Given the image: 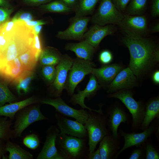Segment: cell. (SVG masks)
<instances>
[{
    "mask_svg": "<svg viewBox=\"0 0 159 159\" xmlns=\"http://www.w3.org/2000/svg\"><path fill=\"white\" fill-rule=\"evenodd\" d=\"M34 34L39 35L41 32L42 26V25H37L33 27Z\"/></svg>",
    "mask_w": 159,
    "mask_h": 159,
    "instance_id": "f5cc1de1",
    "label": "cell"
},
{
    "mask_svg": "<svg viewBox=\"0 0 159 159\" xmlns=\"http://www.w3.org/2000/svg\"><path fill=\"white\" fill-rule=\"evenodd\" d=\"M42 72L43 76L48 81L51 82L54 81L56 72L54 66L44 65L42 68Z\"/></svg>",
    "mask_w": 159,
    "mask_h": 159,
    "instance_id": "8d00e7d4",
    "label": "cell"
},
{
    "mask_svg": "<svg viewBox=\"0 0 159 159\" xmlns=\"http://www.w3.org/2000/svg\"><path fill=\"white\" fill-rule=\"evenodd\" d=\"M151 13L154 17L159 16V0H153L152 6Z\"/></svg>",
    "mask_w": 159,
    "mask_h": 159,
    "instance_id": "f6af8a7d",
    "label": "cell"
},
{
    "mask_svg": "<svg viewBox=\"0 0 159 159\" xmlns=\"http://www.w3.org/2000/svg\"><path fill=\"white\" fill-rule=\"evenodd\" d=\"M159 119L156 118L154 122L143 132L140 133H127L120 129L119 134L124 138V143L123 147L117 153L115 158L126 149L133 146L136 147L145 143L148 138L157 132L159 128Z\"/></svg>",
    "mask_w": 159,
    "mask_h": 159,
    "instance_id": "9c48e42d",
    "label": "cell"
},
{
    "mask_svg": "<svg viewBox=\"0 0 159 159\" xmlns=\"http://www.w3.org/2000/svg\"><path fill=\"white\" fill-rule=\"evenodd\" d=\"M87 158L88 159H101V156L98 148L90 153H88Z\"/></svg>",
    "mask_w": 159,
    "mask_h": 159,
    "instance_id": "7dc6e473",
    "label": "cell"
},
{
    "mask_svg": "<svg viewBox=\"0 0 159 159\" xmlns=\"http://www.w3.org/2000/svg\"><path fill=\"white\" fill-rule=\"evenodd\" d=\"M34 33L32 27L24 21H15L7 46L0 54V72L11 62L33 45Z\"/></svg>",
    "mask_w": 159,
    "mask_h": 159,
    "instance_id": "7a4b0ae2",
    "label": "cell"
},
{
    "mask_svg": "<svg viewBox=\"0 0 159 159\" xmlns=\"http://www.w3.org/2000/svg\"><path fill=\"white\" fill-rule=\"evenodd\" d=\"M62 55L56 49L48 47L42 50L39 57L40 63L43 66L58 64Z\"/></svg>",
    "mask_w": 159,
    "mask_h": 159,
    "instance_id": "d4e9b609",
    "label": "cell"
},
{
    "mask_svg": "<svg viewBox=\"0 0 159 159\" xmlns=\"http://www.w3.org/2000/svg\"><path fill=\"white\" fill-rule=\"evenodd\" d=\"M5 145L6 151L9 153V159H32L33 158V155L29 152L9 140L6 142Z\"/></svg>",
    "mask_w": 159,
    "mask_h": 159,
    "instance_id": "484cf974",
    "label": "cell"
},
{
    "mask_svg": "<svg viewBox=\"0 0 159 159\" xmlns=\"http://www.w3.org/2000/svg\"><path fill=\"white\" fill-rule=\"evenodd\" d=\"M145 143L140 146L136 147V148L132 151L128 159H141L144 158L145 155Z\"/></svg>",
    "mask_w": 159,
    "mask_h": 159,
    "instance_id": "f35d334b",
    "label": "cell"
},
{
    "mask_svg": "<svg viewBox=\"0 0 159 159\" xmlns=\"http://www.w3.org/2000/svg\"><path fill=\"white\" fill-rule=\"evenodd\" d=\"M13 8L8 9L0 6V25L9 21Z\"/></svg>",
    "mask_w": 159,
    "mask_h": 159,
    "instance_id": "ab89813d",
    "label": "cell"
},
{
    "mask_svg": "<svg viewBox=\"0 0 159 159\" xmlns=\"http://www.w3.org/2000/svg\"><path fill=\"white\" fill-rule=\"evenodd\" d=\"M12 124L11 120L0 116V139L6 142L13 138L12 130L11 129Z\"/></svg>",
    "mask_w": 159,
    "mask_h": 159,
    "instance_id": "4dcf8cb0",
    "label": "cell"
},
{
    "mask_svg": "<svg viewBox=\"0 0 159 159\" xmlns=\"http://www.w3.org/2000/svg\"><path fill=\"white\" fill-rule=\"evenodd\" d=\"M34 77L32 71H25L14 81L19 95L26 94L29 91L30 84Z\"/></svg>",
    "mask_w": 159,
    "mask_h": 159,
    "instance_id": "4316f807",
    "label": "cell"
},
{
    "mask_svg": "<svg viewBox=\"0 0 159 159\" xmlns=\"http://www.w3.org/2000/svg\"><path fill=\"white\" fill-rule=\"evenodd\" d=\"M13 29L10 31H7L4 29L3 24L0 25V54L8 44L11 37Z\"/></svg>",
    "mask_w": 159,
    "mask_h": 159,
    "instance_id": "836d02e7",
    "label": "cell"
},
{
    "mask_svg": "<svg viewBox=\"0 0 159 159\" xmlns=\"http://www.w3.org/2000/svg\"><path fill=\"white\" fill-rule=\"evenodd\" d=\"M26 24L31 27H33L37 25H43L46 24V22L42 20H32L26 22Z\"/></svg>",
    "mask_w": 159,
    "mask_h": 159,
    "instance_id": "681fc988",
    "label": "cell"
},
{
    "mask_svg": "<svg viewBox=\"0 0 159 159\" xmlns=\"http://www.w3.org/2000/svg\"><path fill=\"white\" fill-rule=\"evenodd\" d=\"M118 25L126 35L132 38H144L147 32V20L143 16L124 14L123 18Z\"/></svg>",
    "mask_w": 159,
    "mask_h": 159,
    "instance_id": "30bf717a",
    "label": "cell"
},
{
    "mask_svg": "<svg viewBox=\"0 0 159 159\" xmlns=\"http://www.w3.org/2000/svg\"><path fill=\"white\" fill-rule=\"evenodd\" d=\"M100 87V85L97 79L94 75L92 74L85 89L82 91L79 90L77 94L72 95L70 102L74 105H79L82 109L86 108L90 111L99 112H102L101 106L99 110H94L87 106L84 103L85 98H89L93 95Z\"/></svg>",
    "mask_w": 159,
    "mask_h": 159,
    "instance_id": "e0dca14e",
    "label": "cell"
},
{
    "mask_svg": "<svg viewBox=\"0 0 159 159\" xmlns=\"http://www.w3.org/2000/svg\"><path fill=\"white\" fill-rule=\"evenodd\" d=\"M130 55L129 67L136 76L158 62L159 50L150 40L136 38L126 35L122 39Z\"/></svg>",
    "mask_w": 159,
    "mask_h": 159,
    "instance_id": "6da1fadb",
    "label": "cell"
},
{
    "mask_svg": "<svg viewBox=\"0 0 159 159\" xmlns=\"http://www.w3.org/2000/svg\"><path fill=\"white\" fill-rule=\"evenodd\" d=\"M18 57L25 71H32L38 60L32 46L21 54Z\"/></svg>",
    "mask_w": 159,
    "mask_h": 159,
    "instance_id": "83f0119b",
    "label": "cell"
},
{
    "mask_svg": "<svg viewBox=\"0 0 159 159\" xmlns=\"http://www.w3.org/2000/svg\"><path fill=\"white\" fill-rule=\"evenodd\" d=\"M86 138L68 135L59 132L56 139V146L64 159H80L86 155Z\"/></svg>",
    "mask_w": 159,
    "mask_h": 159,
    "instance_id": "277c9868",
    "label": "cell"
},
{
    "mask_svg": "<svg viewBox=\"0 0 159 159\" xmlns=\"http://www.w3.org/2000/svg\"><path fill=\"white\" fill-rule=\"evenodd\" d=\"M73 60L67 54L62 56L56 69V75L53 85L55 89V95H60L64 88L68 73L73 64Z\"/></svg>",
    "mask_w": 159,
    "mask_h": 159,
    "instance_id": "9a60e30c",
    "label": "cell"
},
{
    "mask_svg": "<svg viewBox=\"0 0 159 159\" xmlns=\"http://www.w3.org/2000/svg\"><path fill=\"white\" fill-rule=\"evenodd\" d=\"M0 6L8 9L12 8L9 0H0Z\"/></svg>",
    "mask_w": 159,
    "mask_h": 159,
    "instance_id": "f907efd6",
    "label": "cell"
},
{
    "mask_svg": "<svg viewBox=\"0 0 159 159\" xmlns=\"http://www.w3.org/2000/svg\"><path fill=\"white\" fill-rule=\"evenodd\" d=\"M99 0H78L77 6L74 11L75 18L85 16L93 14L95 6Z\"/></svg>",
    "mask_w": 159,
    "mask_h": 159,
    "instance_id": "f1b7e54d",
    "label": "cell"
},
{
    "mask_svg": "<svg viewBox=\"0 0 159 159\" xmlns=\"http://www.w3.org/2000/svg\"><path fill=\"white\" fill-rule=\"evenodd\" d=\"M136 80L135 76L128 67L121 70L111 82L108 87L109 93H114L133 85Z\"/></svg>",
    "mask_w": 159,
    "mask_h": 159,
    "instance_id": "d6986e66",
    "label": "cell"
},
{
    "mask_svg": "<svg viewBox=\"0 0 159 159\" xmlns=\"http://www.w3.org/2000/svg\"><path fill=\"white\" fill-rule=\"evenodd\" d=\"M32 46L35 51L37 57L38 59L42 50L39 35L34 34Z\"/></svg>",
    "mask_w": 159,
    "mask_h": 159,
    "instance_id": "b9f144b4",
    "label": "cell"
},
{
    "mask_svg": "<svg viewBox=\"0 0 159 159\" xmlns=\"http://www.w3.org/2000/svg\"><path fill=\"white\" fill-rule=\"evenodd\" d=\"M73 11H75L78 4V0H60Z\"/></svg>",
    "mask_w": 159,
    "mask_h": 159,
    "instance_id": "bcb514c9",
    "label": "cell"
},
{
    "mask_svg": "<svg viewBox=\"0 0 159 159\" xmlns=\"http://www.w3.org/2000/svg\"><path fill=\"white\" fill-rule=\"evenodd\" d=\"M120 137L115 138L110 134L105 136L100 141L98 148L101 159L115 158L120 149Z\"/></svg>",
    "mask_w": 159,
    "mask_h": 159,
    "instance_id": "ffe728a7",
    "label": "cell"
},
{
    "mask_svg": "<svg viewBox=\"0 0 159 159\" xmlns=\"http://www.w3.org/2000/svg\"><path fill=\"white\" fill-rule=\"evenodd\" d=\"M152 31L153 32L156 33L159 32V23L156 24L152 28Z\"/></svg>",
    "mask_w": 159,
    "mask_h": 159,
    "instance_id": "db71d44e",
    "label": "cell"
},
{
    "mask_svg": "<svg viewBox=\"0 0 159 159\" xmlns=\"http://www.w3.org/2000/svg\"><path fill=\"white\" fill-rule=\"evenodd\" d=\"M108 116L102 112L88 110L87 118L84 124L88 137L89 153L95 151L98 143L105 136L111 134L107 126Z\"/></svg>",
    "mask_w": 159,
    "mask_h": 159,
    "instance_id": "3957f363",
    "label": "cell"
},
{
    "mask_svg": "<svg viewBox=\"0 0 159 159\" xmlns=\"http://www.w3.org/2000/svg\"><path fill=\"white\" fill-rule=\"evenodd\" d=\"M59 132V130L54 125L47 129L45 141L37 159H64L56 145L57 138Z\"/></svg>",
    "mask_w": 159,
    "mask_h": 159,
    "instance_id": "4fadbf2b",
    "label": "cell"
},
{
    "mask_svg": "<svg viewBox=\"0 0 159 159\" xmlns=\"http://www.w3.org/2000/svg\"><path fill=\"white\" fill-rule=\"evenodd\" d=\"M23 108L17 112L12 130L13 138L20 137L23 132L32 123L48 119L42 113L39 106H33Z\"/></svg>",
    "mask_w": 159,
    "mask_h": 159,
    "instance_id": "52a82bcc",
    "label": "cell"
},
{
    "mask_svg": "<svg viewBox=\"0 0 159 159\" xmlns=\"http://www.w3.org/2000/svg\"><path fill=\"white\" fill-rule=\"evenodd\" d=\"M130 0H111L116 8L122 12L125 11Z\"/></svg>",
    "mask_w": 159,
    "mask_h": 159,
    "instance_id": "7bdbcfd3",
    "label": "cell"
},
{
    "mask_svg": "<svg viewBox=\"0 0 159 159\" xmlns=\"http://www.w3.org/2000/svg\"><path fill=\"white\" fill-rule=\"evenodd\" d=\"M90 20L86 16L72 18L68 27L64 31L58 32L57 37L63 39L82 40Z\"/></svg>",
    "mask_w": 159,
    "mask_h": 159,
    "instance_id": "7c38bea8",
    "label": "cell"
},
{
    "mask_svg": "<svg viewBox=\"0 0 159 159\" xmlns=\"http://www.w3.org/2000/svg\"><path fill=\"white\" fill-rule=\"evenodd\" d=\"M115 30L114 25L101 26L94 24L84 34L83 37L85 40L96 48L105 37L112 34Z\"/></svg>",
    "mask_w": 159,
    "mask_h": 159,
    "instance_id": "ac0fdd59",
    "label": "cell"
},
{
    "mask_svg": "<svg viewBox=\"0 0 159 159\" xmlns=\"http://www.w3.org/2000/svg\"><path fill=\"white\" fill-rule=\"evenodd\" d=\"M109 96L120 100L128 109L132 116L131 130L135 131L140 129L144 117L145 106L141 101L135 100L132 92L124 90L110 94Z\"/></svg>",
    "mask_w": 159,
    "mask_h": 159,
    "instance_id": "5b68a950",
    "label": "cell"
},
{
    "mask_svg": "<svg viewBox=\"0 0 159 159\" xmlns=\"http://www.w3.org/2000/svg\"><path fill=\"white\" fill-rule=\"evenodd\" d=\"M55 117L60 133L78 138L88 137L87 131L84 124L67 118L58 112L55 113Z\"/></svg>",
    "mask_w": 159,
    "mask_h": 159,
    "instance_id": "5bb4252c",
    "label": "cell"
},
{
    "mask_svg": "<svg viewBox=\"0 0 159 159\" xmlns=\"http://www.w3.org/2000/svg\"><path fill=\"white\" fill-rule=\"evenodd\" d=\"M33 17L29 12L22 11H18L11 19L13 21H22L25 22L32 20Z\"/></svg>",
    "mask_w": 159,
    "mask_h": 159,
    "instance_id": "74e56055",
    "label": "cell"
},
{
    "mask_svg": "<svg viewBox=\"0 0 159 159\" xmlns=\"http://www.w3.org/2000/svg\"><path fill=\"white\" fill-rule=\"evenodd\" d=\"M155 118H159L158 97L150 100L146 105L144 117L140 129L143 131L147 129Z\"/></svg>",
    "mask_w": 159,
    "mask_h": 159,
    "instance_id": "cb8c5ba5",
    "label": "cell"
},
{
    "mask_svg": "<svg viewBox=\"0 0 159 159\" xmlns=\"http://www.w3.org/2000/svg\"><path fill=\"white\" fill-rule=\"evenodd\" d=\"M124 15L111 0H102L97 11L92 17L91 21L94 24L101 26L118 25Z\"/></svg>",
    "mask_w": 159,
    "mask_h": 159,
    "instance_id": "8992f818",
    "label": "cell"
},
{
    "mask_svg": "<svg viewBox=\"0 0 159 159\" xmlns=\"http://www.w3.org/2000/svg\"><path fill=\"white\" fill-rule=\"evenodd\" d=\"M37 101L34 97H31L23 100L10 103L0 106V116L6 117L12 120L19 110Z\"/></svg>",
    "mask_w": 159,
    "mask_h": 159,
    "instance_id": "7402d4cb",
    "label": "cell"
},
{
    "mask_svg": "<svg viewBox=\"0 0 159 159\" xmlns=\"http://www.w3.org/2000/svg\"><path fill=\"white\" fill-rule=\"evenodd\" d=\"M65 49L75 53L78 58L91 60L95 51V48L85 40L77 43H69Z\"/></svg>",
    "mask_w": 159,
    "mask_h": 159,
    "instance_id": "603a6c76",
    "label": "cell"
},
{
    "mask_svg": "<svg viewBox=\"0 0 159 159\" xmlns=\"http://www.w3.org/2000/svg\"><path fill=\"white\" fill-rule=\"evenodd\" d=\"M4 141L0 139V159L4 158V155L7 152Z\"/></svg>",
    "mask_w": 159,
    "mask_h": 159,
    "instance_id": "c3c4849f",
    "label": "cell"
},
{
    "mask_svg": "<svg viewBox=\"0 0 159 159\" xmlns=\"http://www.w3.org/2000/svg\"><path fill=\"white\" fill-rule=\"evenodd\" d=\"M106 113L108 116V127L112 135L115 138L120 136L118 132L119 126L121 123L129 122V115L124 109L117 105L110 107Z\"/></svg>",
    "mask_w": 159,
    "mask_h": 159,
    "instance_id": "2e32d148",
    "label": "cell"
},
{
    "mask_svg": "<svg viewBox=\"0 0 159 159\" xmlns=\"http://www.w3.org/2000/svg\"><path fill=\"white\" fill-rule=\"evenodd\" d=\"M94 66L90 60L78 57L73 60L64 87L69 94H73L77 85L86 75L92 73Z\"/></svg>",
    "mask_w": 159,
    "mask_h": 159,
    "instance_id": "ba28073f",
    "label": "cell"
},
{
    "mask_svg": "<svg viewBox=\"0 0 159 159\" xmlns=\"http://www.w3.org/2000/svg\"><path fill=\"white\" fill-rule=\"evenodd\" d=\"M40 102L43 104L53 107L58 113L65 116L75 119L77 121L84 124L88 116V111L84 109L77 110L68 105L60 98H45Z\"/></svg>",
    "mask_w": 159,
    "mask_h": 159,
    "instance_id": "8fae6325",
    "label": "cell"
},
{
    "mask_svg": "<svg viewBox=\"0 0 159 159\" xmlns=\"http://www.w3.org/2000/svg\"><path fill=\"white\" fill-rule=\"evenodd\" d=\"M40 8L45 12L66 13L73 11L60 0H55L41 5Z\"/></svg>",
    "mask_w": 159,
    "mask_h": 159,
    "instance_id": "f546056e",
    "label": "cell"
},
{
    "mask_svg": "<svg viewBox=\"0 0 159 159\" xmlns=\"http://www.w3.org/2000/svg\"><path fill=\"white\" fill-rule=\"evenodd\" d=\"M147 0H130L126 7L127 14L130 15H140L143 12Z\"/></svg>",
    "mask_w": 159,
    "mask_h": 159,
    "instance_id": "1f68e13d",
    "label": "cell"
},
{
    "mask_svg": "<svg viewBox=\"0 0 159 159\" xmlns=\"http://www.w3.org/2000/svg\"><path fill=\"white\" fill-rule=\"evenodd\" d=\"M152 80L155 84H159V71L157 70L152 75Z\"/></svg>",
    "mask_w": 159,
    "mask_h": 159,
    "instance_id": "816d5d0a",
    "label": "cell"
},
{
    "mask_svg": "<svg viewBox=\"0 0 159 159\" xmlns=\"http://www.w3.org/2000/svg\"><path fill=\"white\" fill-rule=\"evenodd\" d=\"M52 0H23L25 4L31 6H38L51 2Z\"/></svg>",
    "mask_w": 159,
    "mask_h": 159,
    "instance_id": "ee69618b",
    "label": "cell"
},
{
    "mask_svg": "<svg viewBox=\"0 0 159 159\" xmlns=\"http://www.w3.org/2000/svg\"><path fill=\"white\" fill-rule=\"evenodd\" d=\"M145 155L146 159H159V153L157 149L148 140L145 143Z\"/></svg>",
    "mask_w": 159,
    "mask_h": 159,
    "instance_id": "d590c367",
    "label": "cell"
},
{
    "mask_svg": "<svg viewBox=\"0 0 159 159\" xmlns=\"http://www.w3.org/2000/svg\"><path fill=\"white\" fill-rule=\"evenodd\" d=\"M16 100V97L9 90L7 84L0 81V106L4 105L6 102H14Z\"/></svg>",
    "mask_w": 159,
    "mask_h": 159,
    "instance_id": "d6a6232c",
    "label": "cell"
},
{
    "mask_svg": "<svg viewBox=\"0 0 159 159\" xmlns=\"http://www.w3.org/2000/svg\"><path fill=\"white\" fill-rule=\"evenodd\" d=\"M113 59L112 53L109 51L105 50L102 51L99 56V60L103 64H107L110 63Z\"/></svg>",
    "mask_w": 159,
    "mask_h": 159,
    "instance_id": "60d3db41",
    "label": "cell"
},
{
    "mask_svg": "<svg viewBox=\"0 0 159 159\" xmlns=\"http://www.w3.org/2000/svg\"><path fill=\"white\" fill-rule=\"evenodd\" d=\"M23 143L28 148L34 150L39 147L40 140L37 135L32 134L26 136L23 139Z\"/></svg>",
    "mask_w": 159,
    "mask_h": 159,
    "instance_id": "e575fe53",
    "label": "cell"
},
{
    "mask_svg": "<svg viewBox=\"0 0 159 159\" xmlns=\"http://www.w3.org/2000/svg\"><path fill=\"white\" fill-rule=\"evenodd\" d=\"M122 69V67L118 64L106 65L99 68H93L91 73L100 82L108 83L112 82Z\"/></svg>",
    "mask_w": 159,
    "mask_h": 159,
    "instance_id": "44dd1931",
    "label": "cell"
}]
</instances>
